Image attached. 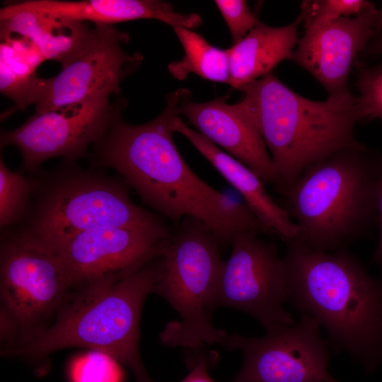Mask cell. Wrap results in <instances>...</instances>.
Here are the masks:
<instances>
[{
	"instance_id": "cell-27",
	"label": "cell",
	"mask_w": 382,
	"mask_h": 382,
	"mask_svg": "<svg viewBox=\"0 0 382 382\" xmlns=\"http://www.w3.org/2000/svg\"><path fill=\"white\" fill-rule=\"evenodd\" d=\"M213 354L195 352L187 359L189 373L180 382H215L209 375L208 369L214 361Z\"/></svg>"
},
{
	"instance_id": "cell-23",
	"label": "cell",
	"mask_w": 382,
	"mask_h": 382,
	"mask_svg": "<svg viewBox=\"0 0 382 382\" xmlns=\"http://www.w3.org/2000/svg\"><path fill=\"white\" fill-rule=\"evenodd\" d=\"M71 382H122L119 362L109 355L91 351L76 358L70 364Z\"/></svg>"
},
{
	"instance_id": "cell-2",
	"label": "cell",
	"mask_w": 382,
	"mask_h": 382,
	"mask_svg": "<svg viewBox=\"0 0 382 382\" xmlns=\"http://www.w3.org/2000/svg\"><path fill=\"white\" fill-rule=\"evenodd\" d=\"M285 243L286 303L316 319L332 348L374 371L382 364V281L346 248Z\"/></svg>"
},
{
	"instance_id": "cell-15",
	"label": "cell",
	"mask_w": 382,
	"mask_h": 382,
	"mask_svg": "<svg viewBox=\"0 0 382 382\" xmlns=\"http://www.w3.org/2000/svg\"><path fill=\"white\" fill-rule=\"evenodd\" d=\"M178 112L199 133L250 168L265 183L273 184L274 174L267 148L236 103L228 104L225 97L196 103L191 100L190 91L185 89Z\"/></svg>"
},
{
	"instance_id": "cell-8",
	"label": "cell",
	"mask_w": 382,
	"mask_h": 382,
	"mask_svg": "<svg viewBox=\"0 0 382 382\" xmlns=\"http://www.w3.org/2000/svg\"><path fill=\"white\" fill-rule=\"evenodd\" d=\"M128 185L85 170L64 174L44 189L24 233L55 249L80 233L129 226L168 233L158 216L131 199Z\"/></svg>"
},
{
	"instance_id": "cell-7",
	"label": "cell",
	"mask_w": 382,
	"mask_h": 382,
	"mask_svg": "<svg viewBox=\"0 0 382 382\" xmlns=\"http://www.w3.org/2000/svg\"><path fill=\"white\" fill-rule=\"evenodd\" d=\"M71 291L55 250L22 231L5 238L0 257L1 354L42 332Z\"/></svg>"
},
{
	"instance_id": "cell-26",
	"label": "cell",
	"mask_w": 382,
	"mask_h": 382,
	"mask_svg": "<svg viewBox=\"0 0 382 382\" xmlns=\"http://www.w3.org/2000/svg\"><path fill=\"white\" fill-rule=\"evenodd\" d=\"M231 35L233 45L240 42L253 28L262 25L243 0H216Z\"/></svg>"
},
{
	"instance_id": "cell-19",
	"label": "cell",
	"mask_w": 382,
	"mask_h": 382,
	"mask_svg": "<svg viewBox=\"0 0 382 382\" xmlns=\"http://www.w3.org/2000/svg\"><path fill=\"white\" fill-rule=\"evenodd\" d=\"M303 21L301 11L295 21L286 26L262 24L228 48L230 86L238 89L272 73L282 61L288 59L298 42V28Z\"/></svg>"
},
{
	"instance_id": "cell-4",
	"label": "cell",
	"mask_w": 382,
	"mask_h": 382,
	"mask_svg": "<svg viewBox=\"0 0 382 382\" xmlns=\"http://www.w3.org/2000/svg\"><path fill=\"white\" fill-rule=\"evenodd\" d=\"M381 172L382 156L361 142L308 167L277 191L298 228L291 241L332 251L368 236L377 224Z\"/></svg>"
},
{
	"instance_id": "cell-14",
	"label": "cell",
	"mask_w": 382,
	"mask_h": 382,
	"mask_svg": "<svg viewBox=\"0 0 382 382\" xmlns=\"http://www.w3.org/2000/svg\"><path fill=\"white\" fill-rule=\"evenodd\" d=\"M168 233L129 226L100 227L66 240L55 249L72 290L131 274L161 256Z\"/></svg>"
},
{
	"instance_id": "cell-6",
	"label": "cell",
	"mask_w": 382,
	"mask_h": 382,
	"mask_svg": "<svg viewBox=\"0 0 382 382\" xmlns=\"http://www.w3.org/2000/svg\"><path fill=\"white\" fill-rule=\"evenodd\" d=\"M221 245L201 221L187 216L177 224L161 253L162 266L154 287L178 312L160 333L168 347L196 349L204 344L224 345L228 335L211 320L213 296L224 261Z\"/></svg>"
},
{
	"instance_id": "cell-11",
	"label": "cell",
	"mask_w": 382,
	"mask_h": 382,
	"mask_svg": "<svg viewBox=\"0 0 382 382\" xmlns=\"http://www.w3.org/2000/svg\"><path fill=\"white\" fill-rule=\"evenodd\" d=\"M110 96H98L86 100L30 116L19 127L1 134V147L16 146L22 156V169L35 171L47 159L82 156L90 144L106 132L117 107Z\"/></svg>"
},
{
	"instance_id": "cell-10",
	"label": "cell",
	"mask_w": 382,
	"mask_h": 382,
	"mask_svg": "<svg viewBox=\"0 0 382 382\" xmlns=\"http://www.w3.org/2000/svg\"><path fill=\"white\" fill-rule=\"evenodd\" d=\"M313 317L267 332L262 337L228 335L224 346L239 349L242 368L232 382H339L328 372V342Z\"/></svg>"
},
{
	"instance_id": "cell-22",
	"label": "cell",
	"mask_w": 382,
	"mask_h": 382,
	"mask_svg": "<svg viewBox=\"0 0 382 382\" xmlns=\"http://www.w3.org/2000/svg\"><path fill=\"white\" fill-rule=\"evenodd\" d=\"M46 84L47 79L37 77L36 74L15 71L0 62L1 93L21 110L37 103Z\"/></svg>"
},
{
	"instance_id": "cell-1",
	"label": "cell",
	"mask_w": 382,
	"mask_h": 382,
	"mask_svg": "<svg viewBox=\"0 0 382 382\" xmlns=\"http://www.w3.org/2000/svg\"><path fill=\"white\" fill-rule=\"evenodd\" d=\"M179 90L167 95L166 105L154 120L139 125L115 114L95 145L99 162L114 169L147 205L178 224L187 216L199 219L221 246L238 233L270 234L245 203L213 188L187 166L173 138L172 125L180 116Z\"/></svg>"
},
{
	"instance_id": "cell-29",
	"label": "cell",
	"mask_w": 382,
	"mask_h": 382,
	"mask_svg": "<svg viewBox=\"0 0 382 382\" xmlns=\"http://www.w3.org/2000/svg\"><path fill=\"white\" fill-rule=\"evenodd\" d=\"M364 49L371 55L382 54V35L376 39L373 42L367 45Z\"/></svg>"
},
{
	"instance_id": "cell-30",
	"label": "cell",
	"mask_w": 382,
	"mask_h": 382,
	"mask_svg": "<svg viewBox=\"0 0 382 382\" xmlns=\"http://www.w3.org/2000/svg\"><path fill=\"white\" fill-rule=\"evenodd\" d=\"M382 30V8L379 11L378 20L376 24V33Z\"/></svg>"
},
{
	"instance_id": "cell-5",
	"label": "cell",
	"mask_w": 382,
	"mask_h": 382,
	"mask_svg": "<svg viewBox=\"0 0 382 382\" xmlns=\"http://www.w3.org/2000/svg\"><path fill=\"white\" fill-rule=\"evenodd\" d=\"M238 90L236 105L270 151L278 190L294 183L311 166L357 144L360 120L355 105L340 108L310 100L291 90L272 72Z\"/></svg>"
},
{
	"instance_id": "cell-9",
	"label": "cell",
	"mask_w": 382,
	"mask_h": 382,
	"mask_svg": "<svg viewBox=\"0 0 382 382\" xmlns=\"http://www.w3.org/2000/svg\"><path fill=\"white\" fill-rule=\"evenodd\" d=\"M259 233L243 231L231 243L216 287L212 308L229 307L247 313L267 330L293 325L286 303L287 272L276 244Z\"/></svg>"
},
{
	"instance_id": "cell-17",
	"label": "cell",
	"mask_w": 382,
	"mask_h": 382,
	"mask_svg": "<svg viewBox=\"0 0 382 382\" xmlns=\"http://www.w3.org/2000/svg\"><path fill=\"white\" fill-rule=\"evenodd\" d=\"M4 7L76 21H92L94 24L112 25L134 20L155 19L173 28L182 27L191 30L202 23L198 14L178 13L171 4L158 0H29L10 3Z\"/></svg>"
},
{
	"instance_id": "cell-24",
	"label": "cell",
	"mask_w": 382,
	"mask_h": 382,
	"mask_svg": "<svg viewBox=\"0 0 382 382\" xmlns=\"http://www.w3.org/2000/svg\"><path fill=\"white\" fill-rule=\"evenodd\" d=\"M355 107L360 120H382V65L360 70Z\"/></svg>"
},
{
	"instance_id": "cell-28",
	"label": "cell",
	"mask_w": 382,
	"mask_h": 382,
	"mask_svg": "<svg viewBox=\"0 0 382 382\" xmlns=\"http://www.w3.org/2000/svg\"><path fill=\"white\" fill-rule=\"evenodd\" d=\"M377 225L378 226V242L373 257V261L382 271V172L381 173L377 191Z\"/></svg>"
},
{
	"instance_id": "cell-16",
	"label": "cell",
	"mask_w": 382,
	"mask_h": 382,
	"mask_svg": "<svg viewBox=\"0 0 382 382\" xmlns=\"http://www.w3.org/2000/svg\"><path fill=\"white\" fill-rule=\"evenodd\" d=\"M172 129L187 139L243 197L270 234H277L285 242L293 240L298 228L285 209L268 193L265 182L247 166L222 151L198 132L187 126L178 116Z\"/></svg>"
},
{
	"instance_id": "cell-3",
	"label": "cell",
	"mask_w": 382,
	"mask_h": 382,
	"mask_svg": "<svg viewBox=\"0 0 382 382\" xmlns=\"http://www.w3.org/2000/svg\"><path fill=\"white\" fill-rule=\"evenodd\" d=\"M161 256L121 277H108L73 289L51 324L24 346L3 356L30 361L37 375L50 369L48 357L71 347L105 353L129 369L136 382H155L139 354V324L146 298L154 293Z\"/></svg>"
},
{
	"instance_id": "cell-13",
	"label": "cell",
	"mask_w": 382,
	"mask_h": 382,
	"mask_svg": "<svg viewBox=\"0 0 382 382\" xmlns=\"http://www.w3.org/2000/svg\"><path fill=\"white\" fill-rule=\"evenodd\" d=\"M379 11L374 4L353 17L306 25L303 35L289 55L323 86L327 100L340 108L355 105L348 78L357 54L376 33Z\"/></svg>"
},
{
	"instance_id": "cell-25",
	"label": "cell",
	"mask_w": 382,
	"mask_h": 382,
	"mask_svg": "<svg viewBox=\"0 0 382 382\" xmlns=\"http://www.w3.org/2000/svg\"><path fill=\"white\" fill-rule=\"evenodd\" d=\"M374 5L365 0H319L303 1L305 25L358 16Z\"/></svg>"
},
{
	"instance_id": "cell-18",
	"label": "cell",
	"mask_w": 382,
	"mask_h": 382,
	"mask_svg": "<svg viewBox=\"0 0 382 382\" xmlns=\"http://www.w3.org/2000/svg\"><path fill=\"white\" fill-rule=\"evenodd\" d=\"M1 39L25 40L44 60H54L63 66L88 43L93 28L87 22L27 10H0Z\"/></svg>"
},
{
	"instance_id": "cell-21",
	"label": "cell",
	"mask_w": 382,
	"mask_h": 382,
	"mask_svg": "<svg viewBox=\"0 0 382 382\" xmlns=\"http://www.w3.org/2000/svg\"><path fill=\"white\" fill-rule=\"evenodd\" d=\"M36 188L31 179L13 172L0 160V225L1 228L19 221L25 214L29 197Z\"/></svg>"
},
{
	"instance_id": "cell-20",
	"label": "cell",
	"mask_w": 382,
	"mask_h": 382,
	"mask_svg": "<svg viewBox=\"0 0 382 382\" xmlns=\"http://www.w3.org/2000/svg\"><path fill=\"white\" fill-rule=\"evenodd\" d=\"M184 52V57L168 65L172 76L184 80L190 74L202 79L230 85L231 74L228 49L222 50L210 45L192 30L176 27L173 28Z\"/></svg>"
},
{
	"instance_id": "cell-12",
	"label": "cell",
	"mask_w": 382,
	"mask_h": 382,
	"mask_svg": "<svg viewBox=\"0 0 382 382\" xmlns=\"http://www.w3.org/2000/svg\"><path fill=\"white\" fill-rule=\"evenodd\" d=\"M129 35L112 25L95 24L86 46L55 76L47 79L36 113L117 93L120 83L140 65L143 57L127 54Z\"/></svg>"
}]
</instances>
